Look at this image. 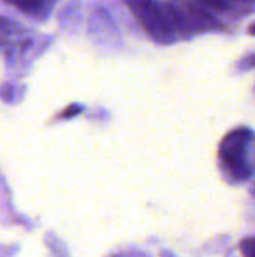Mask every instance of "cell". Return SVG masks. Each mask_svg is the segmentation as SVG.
I'll return each instance as SVG.
<instances>
[{
    "label": "cell",
    "mask_w": 255,
    "mask_h": 257,
    "mask_svg": "<svg viewBox=\"0 0 255 257\" xmlns=\"http://www.w3.org/2000/svg\"><path fill=\"white\" fill-rule=\"evenodd\" d=\"M254 134L248 128H236L230 131L219 145V163L224 175L236 184L246 182L252 176V164L249 149Z\"/></svg>",
    "instance_id": "obj_1"
},
{
    "label": "cell",
    "mask_w": 255,
    "mask_h": 257,
    "mask_svg": "<svg viewBox=\"0 0 255 257\" xmlns=\"http://www.w3.org/2000/svg\"><path fill=\"white\" fill-rule=\"evenodd\" d=\"M123 3L155 42H174L177 35L168 18L165 6H159L155 0H123Z\"/></svg>",
    "instance_id": "obj_2"
},
{
    "label": "cell",
    "mask_w": 255,
    "mask_h": 257,
    "mask_svg": "<svg viewBox=\"0 0 255 257\" xmlns=\"http://www.w3.org/2000/svg\"><path fill=\"white\" fill-rule=\"evenodd\" d=\"M20 12L33 17V18H45L56 0H3Z\"/></svg>",
    "instance_id": "obj_3"
},
{
    "label": "cell",
    "mask_w": 255,
    "mask_h": 257,
    "mask_svg": "<svg viewBox=\"0 0 255 257\" xmlns=\"http://www.w3.org/2000/svg\"><path fill=\"white\" fill-rule=\"evenodd\" d=\"M15 33H17L15 23H12L8 18H2L0 17V48L3 45H6L9 42V39L12 36H15Z\"/></svg>",
    "instance_id": "obj_4"
},
{
    "label": "cell",
    "mask_w": 255,
    "mask_h": 257,
    "mask_svg": "<svg viewBox=\"0 0 255 257\" xmlns=\"http://www.w3.org/2000/svg\"><path fill=\"white\" fill-rule=\"evenodd\" d=\"M195 2H198L200 5H203L212 11H218V12H224L230 8L228 0H195Z\"/></svg>",
    "instance_id": "obj_5"
},
{
    "label": "cell",
    "mask_w": 255,
    "mask_h": 257,
    "mask_svg": "<svg viewBox=\"0 0 255 257\" xmlns=\"http://www.w3.org/2000/svg\"><path fill=\"white\" fill-rule=\"evenodd\" d=\"M240 253L243 257H255V236L245 238L240 242Z\"/></svg>",
    "instance_id": "obj_6"
},
{
    "label": "cell",
    "mask_w": 255,
    "mask_h": 257,
    "mask_svg": "<svg viewBox=\"0 0 255 257\" xmlns=\"http://www.w3.org/2000/svg\"><path fill=\"white\" fill-rule=\"evenodd\" d=\"M239 2H245V3H254L255 0H239Z\"/></svg>",
    "instance_id": "obj_7"
}]
</instances>
